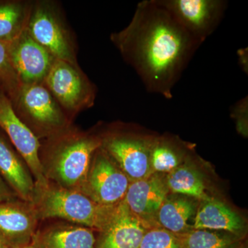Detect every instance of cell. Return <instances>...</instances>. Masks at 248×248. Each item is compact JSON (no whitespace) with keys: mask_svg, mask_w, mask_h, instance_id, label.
Returning a JSON list of instances; mask_svg holds the SVG:
<instances>
[{"mask_svg":"<svg viewBox=\"0 0 248 248\" xmlns=\"http://www.w3.org/2000/svg\"><path fill=\"white\" fill-rule=\"evenodd\" d=\"M110 39L147 91L167 99L202 45L159 0L139 2L130 23Z\"/></svg>","mask_w":248,"mask_h":248,"instance_id":"cell-1","label":"cell"},{"mask_svg":"<svg viewBox=\"0 0 248 248\" xmlns=\"http://www.w3.org/2000/svg\"><path fill=\"white\" fill-rule=\"evenodd\" d=\"M102 146L100 134L84 133L71 127L58 136L48 139L41 145L47 163L48 177L58 185L80 191L87 178L96 151Z\"/></svg>","mask_w":248,"mask_h":248,"instance_id":"cell-2","label":"cell"},{"mask_svg":"<svg viewBox=\"0 0 248 248\" xmlns=\"http://www.w3.org/2000/svg\"><path fill=\"white\" fill-rule=\"evenodd\" d=\"M31 204L38 220L60 218L100 232L108 226L117 206L101 205L82 192L49 182L35 186Z\"/></svg>","mask_w":248,"mask_h":248,"instance_id":"cell-3","label":"cell"},{"mask_svg":"<svg viewBox=\"0 0 248 248\" xmlns=\"http://www.w3.org/2000/svg\"><path fill=\"white\" fill-rule=\"evenodd\" d=\"M26 30L56 60L79 65L76 37L58 1H32Z\"/></svg>","mask_w":248,"mask_h":248,"instance_id":"cell-4","label":"cell"},{"mask_svg":"<svg viewBox=\"0 0 248 248\" xmlns=\"http://www.w3.org/2000/svg\"><path fill=\"white\" fill-rule=\"evenodd\" d=\"M12 104L18 117L39 140L54 138L73 127L44 83L22 85Z\"/></svg>","mask_w":248,"mask_h":248,"instance_id":"cell-5","label":"cell"},{"mask_svg":"<svg viewBox=\"0 0 248 248\" xmlns=\"http://www.w3.org/2000/svg\"><path fill=\"white\" fill-rule=\"evenodd\" d=\"M100 136L102 148L130 182L153 174L151 168V150L157 135L119 124L100 134Z\"/></svg>","mask_w":248,"mask_h":248,"instance_id":"cell-6","label":"cell"},{"mask_svg":"<svg viewBox=\"0 0 248 248\" xmlns=\"http://www.w3.org/2000/svg\"><path fill=\"white\" fill-rule=\"evenodd\" d=\"M44 84L71 121L95 103L97 87L79 65L55 60Z\"/></svg>","mask_w":248,"mask_h":248,"instance_id":"cell-7","label":"cell"},{"mask_svg":"<svg viewBox=\"0 0 248 248\" xmlns=\"http://www.w3.org/2000/svg\"><path fill=\"white\" fill-rule=\"evenodd\" d=\"M130 181L101 146L94 153L86 182L79 192L106 206L124 200Z\"/></svg>","mask_w":248,"mask_h":248,"instance_id":"cell-8","label":"cell"},{"mask_svg":"<svg viewBox=\"0 0 248 248\" xmlns=\"http://www.w3.org/2000/svg\"><path fill=\"white\" fill-rule=\"evenodd\" d=\"M178 22L202 45L218 27L228 7L224 0H159Z\"/></svg>","mask_w":248,"mask_h":248,"instance_id":"cell-9","label":"cell"},{"mask_svg":"<svg viewBox=\"0 0 248 248\" xmlns=\"http://www.w3.org/2000/svg\"><path fill=\"white\" fill-rule=\"evenodd\" d=\"M0 130L6 135L35 178V186L49 182L40 158L41 143L18 117L12 103L0 87Z\"/></svg>","mask_w":248,"mask_h":248,"instance_id":"cell-10","label":"cell"},{"mask_svg":"<svg viewBox=\"0 0 248 248\" xmlns=\"http://www.w3.org/2000/svg\"><path fill=\"white\" fill-rule=\"evenodd\" d=\"M10 60L22 85L44 83L55 59L24 30L7 43Z\"/></svg>","mask_w":248,"mask_h":248,"instance_id":"cell-11","label":"cell"},{"mask_svg":"<svg viewBox=\"0 0 248 248\" xmlns=\"http://www.w3.org/2000/svg\"><path fill=\"white\" fill-rule=\"evenodd\" d=\"M170 194L165 175L153 173L130 183L124 202L146 230L159 227L157 215Z\"/></svg>","mask_w":248,"mask_h":248,"instance_id":"cell-12","label":"cell"},{"mask_svg":"<svg viewBox=\"0 0 248 248\" xmlns=\"http://www.w3.org/2000/svg\"><path fill=\"white\" fill-rule=\"evenodd\" d=\"M37 221L31 203L16 200L0 203V242L6 248L31 244Z\"/></svg>","mask_w":248,"mask_h":248,"instance_id":"cell-13","label":"cell"},{"mask_svg":"<svg viewBox=\"0 0 248 248\" xmlns=\"http://www.w3.org/2000/svg\"><path fill=\"white\" fill-rule=\"evenodd\" d=\"M192 229L225 232L241 239L247 232V224L231 207L208 197L198 203Z\"/></svg>","mask_w":248,"mask_h":248,"instance_id":"cell-14","label":"cell"},{"mask_svg":"<svg viewBox=\"0 0 248 248\" xmlns=\"http://www.w3.org/2000/svg\"><path fill=\"white\" fill-rule=\"evenodd\" d=\"M146 231L123 200L117 205L108 226L101 232L95 248H140Z\"/></svg>","mask_w":248,"mask_h":248,"instance_id":"cell-15","label":"cell"},{"mask_svg":"<svg viewBox=\"0 0 248 248\" xmlns=\"http://www.w3.org/2000/svg\"><path fill=\"white\" fill-rule=\"evenodd\" d=\"M23 160L6 135L0 130V175L17 197L31 203L35 197V182Z\"/></svg>","mask_w":248,"mask_h":248,"instance_id":"cell-16","label":"cell"},{"mask_svg":"<svg viewBox=\"0 0 248 248\" xmlns=\"http://www.w3.org/2000/svg\"><path fill=\"white\" fill-rule=\"evenodd\" d=\"M32 243L37 248H95L96 240L86 227L60 226L35 233Z\"/></svg>","mask_w":248,"mask_h":248,"instance_id":"cell-17","label":"cell"},{"mask_svg":"<svg viewBox=\"0 0 248 248\" xmlns=\"http://www.w3.org/2000/svg\"><path fill=\"white\" fill-rule=\"evenodd\" d=\"M199 201L186 196L171 194L168 195L157 215V224L176 234L190 231L188 221L197 211Z\"/></svg>","mask_w":248,"mask_h":248,"instance_id":"cell-18","label":"cell"},{"mask_svg":"<svg viewBox=\"0 0 248 248\" xmlns=\"http://www.w3.org/2000/svg\"><path fill=\"white\" fill-rule=\"evenodd\" d=\"M165 181L170 193L191 197L199 202L209 197L205 192L203 174L189 156L177 169L165 174Z\"/></svg>","mask_w":248,"mask_h":248,"instance_id":"cell-19","label":"cell"},{"mask_svg":"<svg viewBox=\"0 0 248 248\" xmlns=\"http://www.w3.org/2000/svg\"><path fill=\"white\" fill-rule=\"evenodd\" d=\"M188 146L176 138L156 137L151 154L152 172L167 174L187 157Z\"/></svg>","mask_w":248,"mask_h":248,"instance_id":"cell-20","label":"cell"},{"mask_svg":"<svg viewBox=\"0 0 248 248\" xmlns=\"http://www.w3.org/2000/svg\"><path fill=\"white\" fill-rule=\"evenodd\" d=\"M32 1L0 0V41L9 43L25 30Z\"/></svg>","mask_w":248,"mask_h":248,"instance_id":"cell-21","label":"cell"},{"mask_svg":"<svg viewBox=\"0 0 248 248\" xmlns=\"http://www.w3.org/2000/svg\"><path fill=\"white\" fill-rule=\"evenodd\" d=\"M182 248H238L241 239L221 231L195 230L179 234Z\"/></svg>","mask_w":248,"mask_h":248,"instance_id":"cell-22","label":"cell"},{"mask_svg":"<svg viewBox=\"0 0 248 248\" xmlns=\"http://www.w3.org/2000/svg\"><path fill=\"white\" fill-rule=\"evenodd\" d=\"M0 87L11 103L16 100L22 84L10 60L7 43L0 41Z\"/></svg>","mask_w":248,"mask_h":248,"instance_id":"cell-23","label":"cell"},{"mask_svg":"<svg viewBox=\"0 0 248 248\" xmlns=\"http://www.w3.org/2000/svg\"><path fill=\"white\" fill-rule=\"evenodd\" d=\"M140 248H182L179 234L161 227L146 230Z\"/></svg>","mask_w":248,"mask_h":248,"instance_id":"cell-24","label":"cell"},{"mask_svg":"<svg viewBox=\"0 0 248 248\" xmlns=\"http://www.w3.org/2000/svg\"><path fill=\"white\" fill-rule=\"evenodd\" d=\"M231 116L236 124V129L240 135L248 138V97L242 98L231 108Z\"/></svg>","mask_w":248,"mask_h":248,"instance_id":"cell-25","label":"cell"},{"mask_svg":"<svg viewBox=\"0 0 248 248\" xmlns=\"http://www.w3.org/2000/svg\"><path fill=\"white\" fill-rule=\"evenodd\" d=\"M16 196L14 191L10 188L3 178L0 175V203L16 200Z\"/></svg>","mask_w":248,"mask_h":248,"instance_id":"cell-26","label":"cell"},{"mask_svg":"<svg viewBox=\"0 0 248 248\" xmlns=\"http://www.w3.org/2000/svg\"><path fill=\"white\" fill-rule=\"evenodd\" d=\"M238 62L241 69L246 75L248 74V48H241L237 52Z\"/></svg>","mask_w":248,"mask_h":248,"instance_id":"cell-27","label":"cell"},{"mask_svg":"<svg viewBox=\"0 0 248 248\" xmlns=\"http://www.w3.org/2000/svg\"><path fill=\"white\" fill-rule=\"evenodd\" d=\"M14 248H37L35 247V245L32 244V242L31 244L26 245V246H19V247Z\"/></svg>","mask_w":248,"mask_h":248,"instance_id":"cell-28","label":"cell"},{"mask_svg":"<svg viewBox=\"0 0 248 248\" xmlns=\"http://www.w3.org/2000/svg\"><path fill=\"white\" fill-rule=\"evenodd\" d=\"M0 248H6L4 246H3L1 242H0Z\"/></svg>","mask_w":248,"mask_h":248,"instance_id":"cell-29","label":"cell"},{"mask_svg":"<svg viewBox=\"0 0 248 248\" xmlns=\"http://www.w3.org/2000/svg\"><path fill=\"white\" fill-rule=\"evenodd\" d=\"M246 248V247H245V248Z\"/></svg>","mask_w":248,"mask_h":248,"instance_id":"cell-30","label":"cell"}]
</instances>
